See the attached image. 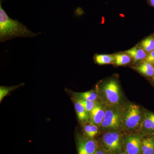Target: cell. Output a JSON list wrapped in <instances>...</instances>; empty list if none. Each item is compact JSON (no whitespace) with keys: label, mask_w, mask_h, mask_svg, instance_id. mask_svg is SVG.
Here are the masks:
<instances>
[{"label":"cell","mask_w":154,"mask_h":154,"mask_svg":"<svg viewBox=\"0 0 154 154\" xmlns=\"http://www.w3.org/2000/svg\"><path fill=\"white\" fill-rule=\"evenodd\" d=\"M0 0V41L1 42L16 37H33L41 33H33L17 20L11 19L2 6Z\"/></svg>","instance_id":"cell-1"},{"label":"cell","mask_w":154,"mask_h":154,"mask_svg":"<svg viewBox=\"0 0 154 154\" xmlns=\"http://www.w3.org/2000/svg\"><path fill=\"white\" fill-rule=\"evenodd\" d=\"M145 116V110L137 105L128 103L124 105L121 131L124 134L140 133Z\"/></svg>","instance_id":"cell-2"},{"label":"cell","mask_w":154,"mask_h":154,"mask_svg":"<svg viewBox=\"0 0 154 154\" xmlns=\"http://www.w3.org/2000/svg\"><path fill=\"white\" fill-rule=\"evenodd\" d=\"M99 90V98L101 102L105 105L120 106L125 104L121 88L115 79H110L104 82Z\"/></svg>","instance_id":"cell-3"},{"label":"cell","mask_w":154,"mask_h":154,"mask_svg":"<svg viewBox=\"0 0 154 154\" xmlns=\"http://www.w3.org/2000/svg\"><path fill=\"white\" fill-rule=\"evenodd\" d=\"M105 106L104 120L100 126L102 130L121 131L122 122L124 105Z\"/></svg>","instance_id":"cell-4"},{"label":"cell","mask_w":154,"mask_h":154,"mask_svg":"<svg viewBox=\"0 0 154 154\" xmlns=\"http://www.w3.org/2000/svg\"><path fill=\"white\" fill-rule=\"evenodd\" d=\"M105 131L101 138L102 147L110 154H117L122 152V140L124 133L116 130Z\"/></svg>","instance_id":"cell-5"},{"label":"cell","mask_w":154,"mask_h":154,"mask_svg":"<svg viewBox=\"0 0 154 154\" xmlns=\"http://www.w3.org/2000/svg\"><path fill=\"white\" fill-rule=\"evenodd\" d=\"M141 133L124 134L122 148L128 154H142L141 140L144 136Z\"/></svg>","instance_id":"cell-6"},{"label":"cell","mask_w":154,"mask_h":154,"mask_svg":"<svg viewBox=\"0 0 154 154\" xmlns=\"http://www.w3.org/2000/svg\"><path fill=\"white\" fill-rule=\"evenodd\" d=\"M99 146L96 140L86 136L79 137L77 141L78 154H94Z\"/></svg>","instance_id":"cell-7"},{"label":"cell","mask_w":154,"mask_h":154,"mask_svg":"<svg viewBox=\"0 0 154 154\" xmlns=\"http://www.w3.org/2000/svg\"><path fill=\"white\" fill-rule=\"evenodd\" d=\"M105 110V105L101 102H98L96 107L90 113V122L100 127L104 120Z\"/></svg>","instance_id":"cell-8"},{"label":"cell","mask_w":154,"mask_h":154,"mask_svg":"<svg viewBox=\"0 0 154 154\" xmlns=\"http://www.w3.org/2000/svg\"><path fill=\"white\" fill-rule=\"evenodd\" d=\"M154 125V113L145 110V116L140 133L147 136H150L151 131Z\"/></svg>","instance_id":"cell-9"},{"label":"cell","mask_w":154,"mask_h":154,"mask_svg":"<svg viewBox=\"0 0 154 154\" xmlns=\"http://www.w3.org/2000/svg\"><path fill=\"white\" fill-rule=\"evenodd\" d=\"M145 136L141 140L142 154H154V137Z\"/></svg>","instance_id":"cell-10"},{"label":"cell","mask_w":154,"mask_h":154,"mask_svg":"<svg viewBox=\"0 0 154 154\" xmlns=\"http://www.w3.org/2000/svg\"><path fill=\"white\" fill-rule=\"evenodd\" d=\"M125 52L132 58L134 63L144 60L147 55V53L143 49L137 47L132 48L131 49L126 51Z\"/></svg>","instance_id":"cell-11"},{"label":"cell","mask_w":154,"mask_h":154,"mask_svg":"<svg viewBox=\"0 0 154 154\" xmlns=\"http://www.w3.org/2000/svg\"><path fill=\"white\" fill-rule=\"evenodd\" d=\"M135 69L146 76L153 77L154 75V65L147 62L143 61L142 63Z\"/></svg>","instance_id":"cell-12"},{"label":"cell","mask_w":154,"mask_h":154,"mask_svg":"<svg viewBox=\"0 0 154 154\" xmlns=\"http://www.w3.org/2000/svg\"><path fill=\"white\" fill-rule=\"evenodd\" d=\"M75 107L79 120L82 122H87L90 118V113L86 111L82 104L77 100L75 102Z\"/></svg>","instance_id":"cell-13"},{"label":"cell","mask_w":154,"mask_h":154,"mask_svg":"<svg viewBox=\"0 0 154 154\" xmlns=\"http://www.w3.org/2000/svg\"><path fill=\"white\" fill-rule=\"evenodd\" d=\"M94 61L100 65L114 63L115 57L114 55L96 54L94 57Z\"/></svg>","instance_id":"cell-14"},{"label":"cell","mask_w":154,"mask_h":154,"mask_svg":"<svg viewBox=\"0 0 154 154\" xmlns=\"http://www.w3.org/2000/svg\"><path fill=\"white\" fill-rule=\"evenodd\" d=\"M84 130L86 137L94 138L99 133V127L90 122L85 125Z\"/></svg>","instance_id":"cell-15"},{"label":"cell","mask_w":154,"mask_h":154,"mask_svg":"<svg viewBox=\"0 0 154 154\" xmlns=\"http://www.w3.org/2000/svg\"><path fill=\"white\" fill-rule=\"evenodd\" d=\"M77 99H82L88 101H97L99 99V94L94 91H91L84 93H76Z\"/></svg>","instance_id":"cell-16"},{"label":"cell","mask_w":154,"mask_h":154,"mask_svg":"<svg viewBox=\"0 0 154 154\" xmlns=\"http://www.w3.org/2000/svg\"><path fill=\"white\" fill-rule=\"evenodd\" d=\"M114 64L118 66L125 65L131 62V57L127 54L119 53L114 54Z\"/></svg>","instance_id":"cell-17"},{"label":"cell","mask_w":154,"mask_h":154,"mask_svg":"<svg viewBox=\"0 0 154 154\" xmlns=\"http://www.w3.org/2000/svg\"><path fill=\"white\" fill-rule=\"evenodd\" d=\"M140 48L146 53H150L154 50V37L149 36L140 42Z\"/></svg>","instance_id":"cell-18"},{"label":"cell","mask_w":154,"mask_h":154,"mask_svg":"<svg viewBox=\"0 0 154 154\" xmlns=\"http://www.w3.org/2000/svg\"><path fill=\"white\" fill-rule=\"evenodd\" d=\"M77 100L82 104L86 111L89 113L96 107L98 102L97 101H88L82 99H77Z\"/></svg>","instance_id":"cell-19"},{"label":"cell","mask_w":154,"mask_h":154,"mask_svg":"<svg viewBox=\"0 0 154 154\" xmlns=\"http://www.w3.org/2000/svg\"><path fill=\"white\" fill-rule=\"evenodd\" d=\"M14 87L7 88V87L1 86V88H0V100H1V102L4 97H5L8 94H9V92L11 90L14 89Z\"/></svg>","instance_id":"cell-20"},{"label":"cell","mask_w":154,"mask_h":154,"mask_svg":"<svg viewBox=\"0 0 154 154\" xmlns=\"http://www.w3.org/2000/svg\"><path fill=\"white\" fill-rule=\"evenodd\" d=\"M143 61L147 62L154 65V50L149 53Z\"/></svg>","instance_id":"cell-21"},{"label":"cell","mask_w":154,"mask_h":154,"mask_svg":"<svg viewBox=\"0 0 154 154\" xmlns=\"http://www.w3.org/2000/svg\"><path fill=\"white\" fill-rule=\"evenodd\" d=\"M150 5L154 8V0H147Z\"/></svg>","instance_id":"cell-22"},{"label":"cell","mask_w":154,"mask_h":154,"mask_svg":"<svg viewBox=\"0 0 154 154\" xmlns=\"http://www.w3.org/2000/svg\"><path fill=\"white\" fill-rule=\"evenodd\" d=\"M153 77V80L154 81V75Z\"/></svg>","instance_id":"cell-23"},{"label":"cell","mask_w":154,"mask_h":154,"mask_svg":"<svg viewBox=\"0 0 154 154\" xmlns=\"http://www.w3.org/2000/svg\"></svg>","instance_id":"cell-24"}]
</instances>
